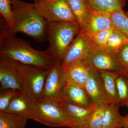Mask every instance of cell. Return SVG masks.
I'll return each mask as SVG.
<instances>
[{"instance_id":"cell-31","label":"cell","mask_w":128,"mask_h":128,"mask_svg":"<svg viewBox=\"0 0 128 128\" xmlns=\"http://www.w3.org/2000/svg\"><path fill=\"white\" fill-rule=\"evenodd\" d=\"M122 126V128H128V114L123 117Z\"/></svg>"},{"instance_id":"cell-1","label":"cell","mask_w":128,"mask_h":128,"mask_svg":"<svg viewBox=\"0 0 128 128\" xmlns=\"http://www.w3.org/2000/svg\"><path fill=\"white\" fill-rule=\"evenodd\" d=\"M2 20H1L0 57L47 70L55 64L54 57L48 48L45 50L33 48L30 43L9 32L6 22Z\"/></svg>"},{"instance_id":"cell-28","label":"cell","mask_w":128,"mask_h":128,"mask_svg":"<svg viewBox=\"0 0 128 128\" xmlns=\"http://www.w3.org/2000/svg\"><path fill=\"white\" fill-rule=\"evenodd\" d=\"M91 10L110 12L107 0H86Z\"/></svg>"},{"instance_id":"cell-13","label":"cell","mask_w":128,"mask_h":128,"mask_svg":"<svg viewBox=\"0 0 128 128\" xmlns=\"http://www.w3.org/2000/svg\"><path fill=\"white\" fill-rule=\"evenodd\" d=\"M66 101L75 105L89 108H95L84 87L66 80L61 95V101Z\"/></svg>"},{"instance_id":"cell-17","label":"cell","mask_w":128,"mask_h":128,"mask_svg":"<svg viewBox=\"0 0 128 128\" xmlns=\"http://www.w3.org/2000/svg\"><path fill=\"white\" fill-rule=\"evenodd\" d=\"M79 25L80 31L84 30L90 18L91 10L86 0H68Z\"/></svg>"},{"instance_id":"cell-4","label":"cell","mask_w":128,"mask_h":128,"mask_svg":"<svg viewBox=\"0 0 128 128\" xmlns=\"http://www.w3.org/2000/svg\"><path fill=\"white\" fill-rule=\"evenodd\" d=\"M33 120L50 127L74 128L73 122L60 102L52 100L37 102Z\"/></svg>"},{"instance_id":"cell-33","label":"cell","mask_w":128,"mask_h":128,"mask_svg":"<svg viewBox=\"0 0 128 128\" xmlns=\"http://www.w3.org/2000/svg\"><path fill=\"white\" fill-rule=\"evenodd\" d=\"M34 3L36 2H41L47 1L54 0H33Z\"/></svg>"},{"instance_id":"cell-34","label":"cell","mask_w":128,"mask_h":128,"mask_svg":"<svg viewBox=\"0 0 128 128\" xmlns=\"http://www.w3.org/2000/svg\"><path fill=\"white\" fill-rule=\"evenodd\" d=\"M124 13L126 14V16H127L128 17V12H124Z\"/></svg>"},{"instance_id":"cell-21","label":"cell","mask_w":128,"mask_h":128,"mask_svg":"<svg viewBox=\"0 0 128 128\" xmlns=\"http://www.w3.org/2000/svg\"><path fill=\"white\" fill-rule=\"evenodd\" d=\"M128 42L127 37L121 32L114 29L109 35L105 49L115 55Z\"/></svg>"},{"instance_id":"cell-2","label":"cell","mask_w":128,"mask_h":128,"mask_svg":"<svg viewBox=\"0 0 128 128\" xmlns=\"http://www.w3.org/2000/svg\"><path fill=\"white\" fill-rule=\"evenodd\" d=\"M10 1L14 25L12 28H9L7 26L9 32L16 34L22 33L38 43L48 40L47 22L40 16L34 3H28L22 0Z\"/></svg>"},{"instance_id":"cell-29","label":"cell","mask_w":128,"mask_h":128,"mask_svg":"<svg viewBox=\"0 0 128 128\" xmlns=\"http://www.w3.org/2000/svg\"><path fill=\"white\" fill-rule=\"evenodd\" d=\"M115 56L124 68H128V42L121 48Z\"/></svg>"},{"instance_id":"cell-32","label":"cell","mask_w":128,"mask_h":128,"mask_svg":"<svg viewBox=\"0 0 128 128\" xmlns=\"http://www.w3.org/2000/svg\"><path fill=\"white\" fill-rule=\"evenodd\" d=\"M123 74L128 79V68L124 69Z\"/></svg>"},{"instance_id":"cell-16","label":"cell","mask_w":128,"mask_h":128,"mask_svg":"<svg viewBox=\"0 0 128 128\" xmlns=\"http://www.w3.org/2000/svg\"><path fill=\"white\" fill-rule=\"evenodd\" d=\"M89 66L84 62L64 68L66 80L84 87L89 77Z\"/></svg>"},{"instance_id":"cell-7","label":"cell","mask_w":128,"mask_h":128,"mask_svg":"<svg viewBox=\"0 0 128 128\" xmlns=\"http://www.w3.org/2000/svg\"><path fill=\"white\" fill-rule=\"evenodd\" d=\"M93 48L84 34L80 32L66 51L61 66L66 68L84 62Z\"/></svg>"},{"instance_id":"cell-19","label":"cell","mask_w":128,"mask_h":128,"mask_svg":"<svg viewBox=\"0 0 128 128\" xmlns=\"http://www.w3.org/2000/svg\"><path fill=\"white\" fill-rule=\"evenodd\" d=\"M120 107L112 104L107 106L102 128H122L123 116L120 112Z\"/></svg>"},{"instance_id":"cell-5","label":"cell","mask_w":128,"mask_h":128,"mask_svg":"<svg viewBox=\"0 0 128 128\" xmlns=\"http://www.w3.org/2000/svg\"><path fill=\"white\" fill-rule=\"evenodd\" d=\"M18 62V74L22 91L37 102L41 99L48 70Z\"/></svg>"},{"instance_id":"cell-6","label":"cell","mask_w":128,"mask_h":128,"mask_svg":"<svg viewBox=\"0 0 128 128\" xmlns=\"http://www.w3.org/2000/svg\"><path fill=\"white\" fill-rule=\"evenodd\" d=\"M40 16L46 22L78 23L68 0H54L34 3Z\"/></svg>"},{"instance_id":"cell-27","label":"cell","mask_w":128,"mask_h":128,"mask_svg":"<svg viewBox=\"0 0 128 128\" xmlns=\"http://www.w3.org/2000/svg\"><path fill=\"white\" fill-rule=\"evenodd\" d=\"M20 92L12 90L1 91L0 94V112H4L7 109L12 98Z\"/></svg>"},{"instance_id":"cell-22","label":"cell","mask_w":128,"mask_h":128,"mask_svg":"<svg viewBox=\"0 0 128 128\" xmlns=\"http://www.w3.org/2000/svg\"><path fill=\"white\" fill-rule=\"evenodd\" d=\"M112 24L114 29L124 34L128 38V17L122 9L110 12Z\"/></svg>"},{"instance_id":"cell-18","label":"cell","mask_w":128,"mask_h":128,"mask_svg":"<svg viewBox=\"0 0 128 128\" xmlns=\"http://www.w3.org/2000/svg\"><path fill=\"white\" fill-rule=\"evenodd\" d=\"M99 72L111 104L120 106L116 82V78L118 74L108 72Z\"/></svg>"},{"instance_id":"cell-24","label":"cell","mask_w":128,"mask_h":128,"mask_svg":"<svg viewBox=\"0 0 128 128\" xmlns=\"http://www.w3.org/2000/svg\"><path fill=\"white\" fill-rule=\"evenodd\" d=\"M116 82L120 106L128 108V79L123 74H118Z\"/></svg>"},{"instance_id":"cell-11","label":"cell","mask_w":128,"mask_h":128,"mask_svg":"<svg viewBox=\"0 0 128 128\" xmlns=\"http://www.w3.org/2000/svg\"><path fill=\"white\" fill-rule=\"evenodd\" d=\"M18 62L0 56V82L1 91L22 92L18 74Z\"/></svg>"},{"instance_id":"cell-9","label":"cell","mask_w":128,"mask_h":128,"mask_svg":"<svg viewBox=\"0 0 128 128\" xmlns=\"http://www.w3.org/2000/svg\"><path fill=\"white\" fill-rule=\"evenodd\" d=\"M66 81V76L64 68L55 64L48 70L40 100H49L60 102L62 89Z\"/></svg>"},{"instance_id":"cell-15","label":"cell","mask_w":128,"mask_h":128,"mask_svg":"<svg viewBox=\"0 0 128 128\" xmlns=\"http://www.w3.org/2000/svg\"><path fill=\"white\" fill-rule=\"evenodd\" d=\"M114 29L112 24L110 12L91 10L90 18L85 30L81 31L86 34Z\"/></svg>"},{"instance_id":"cell-14","label":"cell","mask_w":128,"mask_h":128,"mask_svg":"<svg viewBox=\"0 0 128 128\" xmlns=\"http://www.w3.org/2000/svg\"><path fill=\"white\" fill-rule=\"evenodd\" d=\"M60 105L73 122L74 128H87L89 118L95 108H89L61 100Z\"/></svg>"},{"instance_id":"cell-26","label":"cell","mask_w":128,"mask_h":128,"mask_svg":"<svg viewBox=\"0 0 128 128\" xmlns=\"http://www.w3.org/2000/svg\"><path fill=\"white\" fill-rule=\"evenodd\" d=\"M0 12L9 28L14 25L13 13L10 0H0Z\"/></svg>"},{"instance_id":"cell-25","label":"cell","mask_w":128,"mask_h":128,"mask_svg":"<svg viewBox=\"0 0 128 128\" xmlns=\"http://www.w3.org/2000/svg\"><path fill=\"white\" fill-rule=\"evenodd\" d=\"M108 105L96 106L89 118L87 128H102Z\"/></svg>"},{"instance_id":"cell-8","label":"cell","mask_w":128,"mask_h":128,"mask_svg":"<svg viewBox=\"0 0 128 128\" xmlns=\"http://www.w3.org/2000/svg\"><path fill=\"white\" fill-rule=\"evenodd\" d=\"M84 63L98 71L123 74L124 67L115 54L105 49L93 48Z\"/></svg>"},{"instance_id":"cell-10","label":"cell","mask_w":128,"mask_h":128,"mask_svg":"<svg viewBox=\"0 0 128 128\" xmlns=\"http://www.w3.org/2000/svg\"><path fill=\"white\" fill-rule=\"evenodd\" d=\"M89 74L84 88L92 103L96 106L111 104L99 71L89 66Z\"/></svg>"},{"instance_id":"cell-30","label":"cell","mask_w":128,"mask_h":128,"mask_svg":"<svg viewBox=\"0 0 128 128\" xmlns=\"http://www.w3.org/2000/svg\"><path fill=\"white\" fill-rule=\"evenodd\" d=\"M110 12L118 9H122L124 6L126 0H107Z\"/></svg>"},{"instance_id":"cell-20","label":"cell","mask_w":128,"mask_h":128,"mask_svg":"<svg viewBox=\"0 0 128 128\" xmlns=\"http://www.w3.org/2000/svg\"><path fill=\"white\" fill-rule=\"evenodd\" d=\"M28 120L17 114L0 112V128H25Z\"/></svg>"},{"instance_id":"cell-23","label":"cell","mask_w":128,"mask_h":128,"mask_svg":"<svg viewBox=\"0 0 128 128\" xmlns=\"http://www.w3.org/2000/svg\"><path fill=\"white\" fill-rule=\"evenodd\" d=\"M114 29L84 34L94 48L105 49L110 34ZM81 32V31H80Z\"/></svg>"},{"instance_id":"cell-12","label":"cell","mask_w":128,"mask_h":128,"mask_svg":"<svg viewBox=\"0 0 128 128\" xmlns=\"http://www.w3.org/2000/svg\"><path fill=\"white\" fill-rule=\"evenodd\" d=\"M37 102L24 92H20L12 98L4 112L17 114L28 120H33Z\"/></svg>"},{"instance_id":"cell-3","label":"cell","mask_w":128,"mask_h":128,"mask_svg":"<svg viewBox=\"0 0 128 128\" xmlns=\"http://www.w3.org/2000/svg\"><path fill=\"white\" fill-rule=\"evenodd\" d=\"M80 32L78 23L66 22H47L46 34L49 42L48 49L61 66L66 51Z\"/></svg>"}]
</instances>
